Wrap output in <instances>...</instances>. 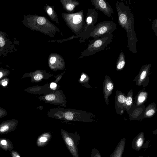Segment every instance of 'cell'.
<instances>
[{
  "label": "cell",
  "mask_w": 157,
  "mask_h": 157,
  "mask_svg": "<svg viewBox=\"0 0 157 157\" xmlns=\"http://www.w3.org/2000/svg\"><path fill=\"white\" fill-rule=\"evenodd\" d=\"M115 6L118 14V24L126 32L128 47L130 52L136 53L138 39L135 30L134 15L129 7L122 1H117Z\"/></svg>",
  "instance_id": "6da1fadb"
},
{
  "label": "cell",
  "mask_w": 157,
  "mask_h": 157,
  "mask_svg": "<svg viewBox=\"0 0 157 157\" xmlns=\"http://www.w3.org/2000/svg\"><path fill=\"white\" fill-rule=\"evenodd\" d=\"M19 45L17 40L0 31V56H5L9 53L15 52Z\"/></svg>",
  "instance_id": "7a4b0ae2"
},
{
  "label": "cell",
  "mask_w": 157,
  "mask_h": 157,
  "mask_svg": "<svg viewBox=\"0 0 157 157\" xmlns=\"http://www.w3.org/2000/svg\"><path fill=\"white\" fill-rule=\"evenodd\" d=\"M117 25L113 21H106L100 22L94 26L92 36L95 38L112 33L117 29Z\"/></svg>",
  "instance_id": "3957f363"
},
{
  "label": "cell",
  "mask_w": 157,
  "mask_h": 157,
  "mask_svg": "<svg viewBox=\"0 0 157 157\" xmlns=\"http://www.w3.org/2000/svg\"><path fill=\"white\" fill-rule=\"evenodd\" d=\"M62 136L67 148L74 157H79L78 145L80 139L79 136L70 135L65 132H62Z\"/></svg>",
  "instance_id": "277c9868"
},
{
  "label": "cell",
  "mask_w": 157,
  "mask_h": 157,
  "mask_svg": "<svg viewBox=\"0 0 157 157\" xmlns=\"http://www.w3.org/2000/svg\"><path fill=\"white\" fill-rule=\"evenodd\" d=\"M92 2L95 9L99 10L109 17H112L113 13V9L105 0H95Z\"/></svg>",
  "instance_id": "5b68a950"
},
{
  "label": "cell",
  "mask_w": 157,
  "mask_h": 157,
  "mask_svg": "<svg viewBox=\"0 0 157 157\" xmlns=\"http://www.w3.org/2000/svg\"><path fill=\"white\" fill-rule=\"evenodd\" d=\"M145 140L144 133H140L132 140V148L136 151H139L141 149L147 148L149 140H148L145 143Z\"/></svg>",
  "instance_id": "8992f818"
},
{
  "label": "cell",
  "mask_w": 157,
  "mask_h": 157,
  "mask_svg": "<svg viewBox=\"0 0 157 157\" xmlns=\"http://www.w3.org/2000/svg\"><path fill=\"white\" fill-rule=\"evenodd\" d=\"M18 121L16 119L7 120L0 124V135L6 134L14 131L17 128Z\"/></svg>",
  "instance_id": "52a82bcc"
},
{
  "label": "cell",
  "mask_w": 157,
  "mask_h": 157,
  "mask_svg": "<svg viewBox=\"0 0 157 157\" xmlns=\"http://www.w3.org/2000/svg\"><path fill=\"white\" fill-rule=\"evenodd\" d=\"M125 137L121 139L109 157H122L125 148Z\"/></svg>",
  "instance_id": "ba28073f"
},
{
  "label": "cell",
  "mask_w": 157,
  "mask_h": 157,
  "mask_svg": "<svg viewBox=\"0 0 157 157\" xmlns=\"http://www.w3.org/2000/svg\"><path fill=\"white\" fill-rule=\"evenodd\" d=\"M0 147L5 151H10L14 146L10 139L2 137L0 138Z\"/></svg>",
  "instance_id": "9c48e42d"
},
{
  "label": "cell",
  "mask_w": 157,
  "mask_h": 157,
  "mask_svg": "<svg viewBox=\"0 0 157 157\" xmlns=\"http://www.w3.org/2000/svg\"><path fill=\"white\" fill-rule=\"evenodd\" d=\"M125 63V56L123 52L119 54L117 62V68L118 70L122 69L124 66Z\"/></svg>",
  "instance_id": "30bf717a"
},
{
  "label": "cell",
  "mask_w": 157,
  "mask_h": 157,
  "mask_svg": "<svg viewBox=\"0 0 157 157\" xmlns=\"http://www.w3.org/2000/svg\"><path fill=\"white\" fill-rule=\"evenodd\" d=\"M50 137V135L48 133H45L41 135L37 139V145L39 146H41L45 145L48 142Z\"/></svg>",
  "instance_id": "8fae6325"
},
{
  "label": "cell",
  "mask_w": 157,
  "mask_h": 157,
  "mask_svg": "<svg viewBox=\"0 0 157 157\" xmlns=\"http://www.w3.org/2000/svg\"><path fill=\"white\" fill-rule=\"evenodd\" d=\"M10 72L7 69L0 68V79L8 76Z\"/></svg>",
  "instance_id": "7c38bea8"
},
{
  "label": "cell",
  "mask_w": 157,
  "mask_h": 157,
  "mask_svg": "<svg viewBox=\"0 0 157 157\" xmlns=\"http://www.w3.org/2000/svg\"><path fill=\"white\" fill-rule=\"evenodd\" d=\"M82 17L80 15H75L73 18V22L75 24L79 23L82 21Z\"/></svg>",
  "instance_id": "4fadbf2b"
},
{
  "label": "cell",
  "mask_w": 157,
  "mask_h": 157,
  "mask_svg": "<svg viewBox=\"0 0 157 157\" xmlns=\"http://www.w3.org/2000/svg\"><path fill=\"white\" fill-rule=\"evenodd\" d=\"M91 157H102L98 150L96 148H94L92 151Z\"/></svg>",
  "instance_id": "5bb4252c"
},
{
  "label": "cell",
  "mask_w": 157,
  "mask_h": 157,
  "mask_svg": "<svg viewBox=\"0 0 157 157\" xmlns=\"http://www.w3.org/2000/svg\"><path fill=\"white\" fill-rule=\"evenodd\" d=\"M152 29L156 36H157V18H156L153 21L152 24Z\"/></svg>",
  "instance_id": "9a60e30c"
},
{
  "label": "cell",
  "mask_w": 157,
  "mask_h": 157,
  "mask_svg": "<svg viewBox=\"0 0 157 157\" xmlns=\"http://www.w3.org/2000/svg\"><path fill=\"white\" fill-rule=\"evenodd\" d=\"M65 117L66 119L68 120H72L73 117L72 113L70 112H66L65 114Z\"/></svg>",
  "instance_id": "2e32d148"
},
{
  "label": "cell",
  "mask_w": 157,
  "mask_h": 157,
  "mask_svg": "<svg viewBox=\"0 0 157 157\" xmlns=\"http://www.w3.org/2000/svg\"><path fill=\"white\" fill-rule=\"evenodd\" d=\"M146 96L145 94L143 93L140 94L138 98V100L140 103L143 102L145 100Z\"/></svg>",
  "instance_id": "e0dca14e"
},
{
  "label": "cell",
  "mask_w": 157,
  "mask_h": 157,
  "mask_svg": "<svg viewBox=\"0 0 157 157\" xmlns=\"http://www.w3.org/2000/svg\"><path fill=\"white\" fill-rule=\"evenodd\" d=\"M46 19L43 17H40L37 19V23L39 25H43L45 23Z\"/></svg>",
  "instance_id": "ac0fdd59"
},
{
  "label": "cell",
  "mask_w": 157,
  "mask_h": 157,
  "mask_svg": "<svg viewBox=\"0 0 157 157\" xmlns=\"http://www.w3.org/2000/svg\"><path fill=\"white\" fill-rule=\"evenodd\" d=\"M7 113V111L5 109L0 107V118L6 116Z\"/></svg>",
  "instance_id": "d6986e66"
},
{
  "label": "cell",
  "mask_w": 157,
  "mask_h": 157,
  "mask_svg": "<svg viewBox=\"0 0 157 157\" xmlns=\"http://www.w3.org/2000/svg\"><path fill=\"white\" fill-rule=\"evenodd\" d=\"M8 78H4L0 81V85L2 86H6L8 83Z\"/></svg>",
  "instance_id": "ffe728a7"
},
{
  "label": "cell",
  "mask_w": 157,
  "mask_h": 157,
  "mask_svg": "<svg viewBox=\"0 0 157 157\" xmlns=\"http://www.w3.org/2000/svg\"><path fill=\"white\" fill-rule=\"evenodd\" d=\"M117 99L119 102L123 103L125 102L126 98L124 96L122 95H119Z\"/></svg>",
  "instance_id": "44dd1931"
},
{
  "label": "cell",
  "mask_w": 157,
  "mask_h": 157,
  "mask_svg": "<svg viewBox=\"0 0 157 157\" xmlns=\"http://www.w3.org/2000/svg\"><path fill=\"white\" fill-rule=\"evenodd\" d=\"M56 98L55 96L53 94H49L45 96V99L48 101H52L54 99Z\"/></svg>",
  "instance_id": "7402d4cb"
},
{
  "label": "cell",
  "mask_w": 157,
  "mask_h": 157,
  "mask_svg": "<svg viewBox=\"0 0 157 157\" xmlns=\"http://www.w3.org/2000/svg\"><path fill=\"white\" fill-rule=\"evenodd\" d=\"M10 152L12 157H21L20 154L15 150H12Z\"/></svg>",
  "instance_id": "603a6c76"
},
{
  "label": "cell",
  "mask_w": 157,
  "mask_h": 157,
  "mask_svg": "<svg viewBox=\"0 0 157 157\" xmlns=\"http://www.w3.org/2000/svg\"><path fill=\"white\" fill-rule=\"evenodd\" d=\"M113 85L111 82H109L106 85V87L107 90L109 91H111L113 88Z\"/></svg>",
  "instance_id": "cb8c5ba5"
},
{
  "label": "cell",
  "mask_w": 157,
  "mask_h": 157,
  "mask_svg": "<svg viewBox=\"0 0 157 157\" xmlns=\"http://www.w3.org/2000/svg\"><path fill=\"white\" fill-rule=\"evenodd\" d=\"M125 102L128 105H130L132 103V98L131 97L129 96L126 98Z\"/></svg>",
  "instance_id": "d4e9b609"
},
{
  "label": "cell",
  "mask_w": 157,
  "mask_h": 157,
  "mask_svg": "<svg viewBox=\"0 0 157 157\" xmlns=\"http://www.w3.org/2000/svg\"><path fill=\"white\" fill-rule=\"evenodd\" d=\"M155 112V110L153 109L149 110L146 113V115L148 117H150L153 115Z\"/></svg>",
  "instance_id": "484cf974"
},
{
  "label": "cell",
  "mask_w": 157,
  "mask_h": 157,
  "mask_svg": "<svg viewBox=\"0 0 157 157\" xmlns=\"http://www.w3.org/2000/svg\"><path fill=\"white\" fill-rule=\"evenodd\" d=\"M66 7L67 10H72L75 7V6L72 4H68L66 5Z\"/></svg>",
  "instance_id": "4316f807"
},
{
  "label": "cell",
  "mask_w": 157,
  "mask_h": 157,
  "mask_svg": "<svg viewBox=\"0 0 157 157\" xmlns=\"http://www.w3.org/2000/svg\"><path fill=\"white\" fill-rule=\"evenodd\" d=\"M43 78V76L41 74H37L34 77V79L36 81L41 79Z\"/></svg>",
  "instance_id": "83f0119b"
},
{
  "label": "cell",
  "mask_w": 157,
  "mask_h": 157,
  "mask_svg": "<svg viewBox=\"0 0 157 157\" xmlns=\"http://www.w3.org/2000/svg\"><path fill=\"white\" fill-rule=\"evenodd\" d=\"M56 84L54 82L51 83L50 85V87L53 90L56 89Z\"/></svg>",
  "instance_id": "f1b7e54d"
},
{
  "label": "cell",
  "mask_w": 157,
  "mask_h": 157,
  "mask_svg": "<svg viewBox=\"0 0 157 157\" xmlns=\"http://www.w3.org/2000/svg\"><path fill=\"white\" fill-rule=\"evenodd\" d=\"M56 58L55 57H52L50 59V62L51 63H54L56 62Z\"/></svg>",
  "instance_id": "f546056e"
},
{
  "label": "cell",
  "mask_w": 157,
  "mask_h": 157,
  "mask_svg": "<svg viewBox=\"0 0 157 157\" xmlns=\"http://www.w3.org/2000/svg\"><path fill=\"white\" fill-rule=\"evenodd\" d=\"M47 13L49 15H51L52 13V9L51 8H49L47 10Z\"/></svg>",
  "instance_id": "4dcf8cb0"
},
{
  "label": "cell",
  "mask_w": 157,
  "mask_h": 157,
  "mask_svg": "<svg viewBox=\"0 0 157 157\" xmlns=\"http://www.w3.org/2000/svg\"><path fill=\"white\" fill-rule=\"evenodd\" d=\"M86 77V76L85 75H83L81 76L80 80L81 81H82L84 78Z\"/></svg>",
  "instance_id": "1f68e13d"
},
{
  "label": "cell",
  "mask_w": 157,
  "mask_h": 157,
  "mask_svg": "<svg viewBox=\"0 0 157 157\" xmlns=\"http://www.w3.org/2000/svg\"><path fill=\"white\" fill-rule=\"evenodd\" d=\"M137 157H146L143 156H139Z\"/></svg>",
  "instance_id": "d6a6232c"
}]
</instances>
